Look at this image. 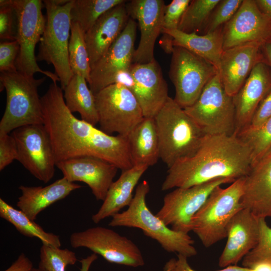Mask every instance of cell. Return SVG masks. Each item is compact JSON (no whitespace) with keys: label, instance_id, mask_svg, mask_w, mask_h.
Wrapping results in <instances>:
<instances>
[{"label":"cell","instance_id":"obj_8","mask_svg":"<svg viewBox=\"0 0 271 271\" xmlns=\"http://www.w3.org/2000/svg\"><path fill=\"white\" fill-rule=\"evenodd\" d=\"M184 109L205 134L236 132L233 98L226 92L219 72L207 83L194 103Z\"/></svg>","mask_w":271,"mask_h":271},{"label":"cell","instance_id":"obj_20","mask_svg":"<svg viewBox=\"0 0 271 271\" xmlns=\"http://www.w3.org/2000/svg\"><path fill=\"white\" fill-rule=\"evenodd\" d=\"M259 218L243 208L230 221L227 242L219 258L220 267L234 265L257 245L259 238Z\"/></svg>","mask_w":271,"mask_h":271},{"label":"cell","instance_id":"obj_25","mask_svg":"<svg viewBox=\"0 0 271 271\" xmlns=\"http://www.w3.org/2000/svg\"><path fill=\"white\" fill-rule=\"evenodd\" d=\"M223 27L204 35L187 34L178 29L162 30L161 46L168 54L171 53L173 46L184 48L207 60L218 70L223 51Z\"/></svg>","mask_w":271,"mask_h":271},{"label":"cell","instance_id":"obj_5","mask_svg":"<svg viewBox=\"0 0 271 271\" xmlns=\"http://www.w3.org/2000/svg\"><path fill=\"white\" fill-rule=\"evenodd\" d=\"M45 80L17 70L1 72V91L6 90L7 101L0 131L10 133L21 126L44 124L38 88Z\"/></svg>","mask_w":271,"mask_h":271},{"label":"cell","instance_id":"obj_30","mask_svg":"<svg viewBox=\"0 0 271 271\" xmlns=\"http://www.w3.org/2000/svg\"><path fill=\"white\" fill-rule=\"evenodd\" d=\"M0 217L11 223L23 235L39 239L42 244L60 247L59 236L45 231L35 221L31 219L22 211L18 210L0 198Z\"/></svg>","mask_w":271,"mask_h":271},{"label":"cell","instance_id":"obj_31","mask_svg":"<svg viewBox=\"0 0 271 271\" xmlns=\"http://www.w3.org/2000/svg\"><path fill=\"white\" fill-rule=\"evenodd\" d=\"M124 0H74L71 10L72 22L79 24L85 33L98 19Z\"/></svg>","mask_w":271,"mask_h":271},{"label":"cell","instance_id":"obj_40","mask_svg":"<svg viewBox=\"0 0 271 271\" xmlns=\"http://www.w3.org/2000/svg\"><path fill=\"white\" fill-rule=\"evenodd\" d=\"M19 45L16 40L1 42V72L17 70L16 62L19 53Z\"/></svg>","mask_w":271,"mask_h":271},{"label":"cell","instance_id":"obj_17","mask_svg":"<svg viewBox=\"0 0 271 271\" xmlns=\"http://www.w3.org/2000/svg\"><path fill=\"white\" fill-rule=\"evenodd\" d=\"M271 38V18L258 9L255 0H243L223 27V50L251 43L262 44Z\"/></svg>","mask_w":271,"mask_h":271},{"label":"cell","instance_id":"obj_38","mask_svg":"<svg viewBox=\"0 0 271 271\" xmlns=\"http://www.w3.org/2000/svg\"><path fill=\"white\" fill-rule=\"evenodd\" d=\"M17 18L10 0L0 1V38L3 41L16 40Z\"/></svg>","mask_w":271,"mask_h":271},{"label":"cell","instance_id":"obj_18","mask_svg":"<svg viewBox=\"0 0 271 271\" xmlns=\"http://www.w3.org/2000/svg\"><path fill=\"white\" fill-rule=\"evenodd\" d=\"M125 7L129 18L137 20L141 32L139 44L135 49L132 63L146 64L155 60V42L162 30L166 7L163 0H131Z\"/></svg>","mask_w":271,"mask_h":271},{"label":"cell","instance_id":"obj_32","mask_svg":"<svg viewBox=\"0 0 271 271\" xmlns=\"http://www.w3.org/2000/svg\"><path fill=\"white\" fill-rule=\"evenodd\" d=\"M84 34L79 24L72 22L68 47L69 64L73 74L84 77L88 83L91 67Z\"/></svg>","mask_w":271,"mask_h":271},{"label":"cell","instance_id":"obj_10","mask_svg":"<svg viewBox=\"0 0 271 271\" xmlns=\"http://www.w3.org/2000/svg\"><path fill=\"white\" fill-rule=\"evenodd\" d=\"M100 129L127 137L144 118L133 94L120 83L111 84L94 94Z\"/></svg>","mask_w":271,"mask_h":271},{"label":"cell","instance_id":"obj_6","mask_svg":"<svg viewBox=\"0 0 271 271\" xmlns=\"http://www.w3.org/2000/svg\"><path fill=\"white\" fill-rule=\"evenodd\" d=\"M73 2L74 0L43 1L47 17L36 59L53 65L63 90L74 75L68 54Z\"/></svg>","mask_w":271,"mask_h":271},{"label":"cell","instance_id":"obj_45","mask_svg":"<svg viewBox=\"0 0 271 271\" xmlns=\"http://www.w3.org/2000/svg\"><path fill=\"white\" fill-rule=\"evenodd\" d=\"M260 52L262 61L271 69V39L261 44Z\"/></svg>","mask_w":271,"mask_h":271},{"label":"cell","instance_id":"obj_48","mask_svg":"<svg viewBox=\"0 0 271 271\" xmlns=\"http://www.w3.org/2000/svg\"><path fill=\"white\" fill-rule=\"evenodd\" d=\"M253 271H271V265L267 263H259L253 268Z\"/></svg>","mask_w":271,"mask_h":271},{"label":"cell","instance_id":"obj_26","mask_svg":"<svg viewBox=\"0 0 271 271\" xmlns=\"http://www.w3.org/2000/svg\"><path fill=\"white\" fill-rule=\"evenodd\" d=\"M81 187L63 177L45 187L21 185L19 189L21 195L18 198L17 206L35 221L41 212Z\"/></svg>","mask_w":271,"mask_h":271},{"label":"cell","instance_id":"obj_19","mask_svg":"<svg viewBox=\"0 0 271 271\" xmlns=\"http://www.w3.org/2000/svg\"><path fill=\"white\" fill-rule=\"evenodd\" d=\"M56 167L68 181L85 183L96 199L103 201L118 169L105 160L92 156L60 161L56 164Z\"/></svg>","mask_w":271,"mask_h":271},{"label":"cell","instance_id":"obj_50","mask_svg":"<svg viewBox=\"0 0 271 271\" xmlns=\"http://www.w3.org/2000/svg\"><path fill=\"white\" fill-rule=\"evenodd\" d=\"M271 39V38H270Z\"/></svg>","mask_w":271,"mask_h":271},{"label":"cell","instance_id":"obj_27","mask_svg":"<svg viewBox=\"0 0 271 271\" xmlns=\"http://www.w3.org/2000/svg\"><path fill=\"white\" fill-rule=\"evenodd\" d=\"M149 167L135 166L122 171L118 179L110 186L106 196L98 211L92 216L95 223L112 217L123 207L128 206L133 197V191Z\"/></svg>","mask_w":271,"mask_h":271},{"label":"cell","instance_id":"obj_47","mask_svg":"<svg viewBox=\"0 0 271 271\" xmlns=\"http://www.w3.org/2000/svg\"><path fill=\"white\" fill-rule=\"evenodd\" d=\"M259 10L271 18V0H255Z\"/></svg>","mask_w":271,"mask_h":271},{"label":"cell","instance_id":"obj_35","mask_svg":"<svg viewBox=\"0 0 271 271\" xmlns=\"http://www.w3.org/2000/svg\"><path fill=\"white\" fill-rule=\"evenodd\" d=\"M39 267L46 271H66L69 265L77 261L75 253L67 248L42 244L40 251Z\"/></svg>","mask_w":271,"mask_h":271},{"label":"cell","instance_id":"obj_2","mask_svg":"<svg viewBox=\"0 0 271 271\" xmlns=\"http://www.w3.org/2000/svg\"><path fill=\"white\" fill-rule=\"evenodd\" d=\"M252 165L249 147L238 136L205 134L196 153L168 168L162 190L189 188L225 178L245 177Z\"/></svg>","mask_w":271,"mask_h":271},{"label":"cell","instance_id":"obj_44","mask_svg":"<svg viewBox=\"0 0 271 271\" xmlns=\"http://www.w3.org/2000/svg\"><path fill=\"white\" fill-rule=\"evenodd\" d=\"M33 268L32 261L24 253L4 271H31Z\"/></svg>","mask_w":271,"mask_h":271},{"label":"cell","instance_id":"obj_42","mask_svg":"<svg viewBox=\"0 0 271 271\" xmlns=\"http://www.w3.org/2000/svg\"><path fill=\"white\" fill-rule=\"evenodd\" d=\"M270 117L271 90L260 103L251 119L249 125L246 127L250 128H258L262 125Z\"/></svg>","mask_w":271,"mask_h":271},{"label":"cell","instance_id":"obj_14","mask_svg":"<svg viewBox=\"0 0 271 271\" xmlns=\"http://www.w3.org/2000/svg\"><path fill=\"white\" fill-rule=\"evenodd\" d=\"M19 161L34 177L45 183L54 177L56 162L52 142L44 124L20 127L12 132Z\"/></svg>","mask_w":271,"mask_h":271},{"label":"cell","instance_id":"obj_41","mask_svg":"<svg viewBox=\"0 0 271 271\" xmlns=\"http://www.w3.org/2000/svg\"><path fill=\"white\" fill-rule=\"evenodd\" d=\"M18 159V152L14 138L12 134L0 131V171Z\"/></svg>","mask_w":271,"mask_h":271},{"label":"cell","instance_id":"obj_11","mask_svg":"<svg viewBox=\"0 0 271 271\" xmlns=\"http://www.w3.org/2000/svg\"><path fill=\"white\" fill-rule=\"evenodd\" d=\"M169 76L174 84V99L183 108L190 106L207 83L218 73L210 62L187 49L174 46Z\"/></svg>","mask_w":271,"mask_h":271},{"label":"cell","instance_id":"obj_29","mask_svg":"<svg viewBox=\"0 0 271 271\" xmlns=\"http://www.w3.org/2000/svg\"><path fill=\"white\" fill-rule=\"evenodd\" d=\"M87 83L84 77L74 75L64 89V98L72 113L78 112L81 119L95 126L98 123V117L95 96Z\"/></svg>","mask_w":271,"mask_h":271},{"label":"cell","instance_id":"obj_1","mask_svg":"<svg viewBox=\"0 0 271 271\" xmlns=\"http://www.w3.org/2000/svg\"><path fill=\"white\" fill-rule=\"evenodd\" d=\"M63 90L52 82L41 97L44 125L50 138L56 164L82 156L105 160L118 169L131 168L127 137L108 134L76 117L67 107Z\"/></svg>","mask_w":271,"mask_h":271},{"label":"cell","instance_id":"obj_43","mask_svg":"<svg viewBox=\"0 0 271 271\" xmlns=\"http://www.w3.org/2000/svg\"><path fill=\"white\" fill-rule=\"evenodd\" d=\"M167 263L170 267L171 271H196L190 266L187 261V257L181 254H178L177 259L172 258ZM216 271H253V269L234 265Z\"/></svg>","mask_w":271,"mask_h":271},{"label":"cell","instance_id":"obj_4","mask_svg":"<svg viewBox=\"0 0 271 271\" xmlns=\"http://www.w3.org/2000/svg\"><path fill=\"white\" fill-rule=\"evenodd\" d=\"M149 191L147 181L140 183L127 209L112 216L108 225L140 228L145 235L157 241L169 252L178 253L187 258L196 255L194 241L188 233L169 228L150 210L146 201Z\"/></svg>","mask_w":271,"mask_h":271},{"label":"cell","instance_id":"obj_16","mask_svg":"<svg viewBox=\"0 0 271 271\" xmlns=\"http://www.w3.org/2000/svg\"><path fill=\"white\" fill-rule=\"evenodd\" d=\"M138 24L129 18L125 28L106 53L91 68L88 86L96 94L113 84L117 75L132 64Z\"/></svg>","mask_w":271,"mask_h":271},{"label":"cell","instance_id":"obj_21","mask_svg":"<svg viewBox=\"0 0 271 271\" xmlns=\"http://www.w3.org/2000/svg\"><path fill=\"white\" fill-rule=\"evenodd\" d=\"M261 44L247 43L224 50L218 69L226 92L234 97L241 89L255 65L262 60Z\"/></svg>","mask_w":271,"mask_h":271},{"label":"cell","instance_id":"obj_36","mask_svg":"<svg viewBox=\"0 0 271 271\" xmlns=\"http://www.w3.org/2000/svg\"><path fill=\"white\" fill-rule=\"evenodd\" d=\"M259 238L256 247L242 259L243 267L252 268L264 263L271 265V227L264 218H259Z\"/></svg>","mask_w":271,"mask_h":271},{"label":"cell","instance_id":"obj_39","mask_svg":"<svg viewBox=\"0 0 271 271\" xmlns=\"http://www.w3.org/2000/svg\"><path fill=\"white\" fill-rule=\"evenodd\" d=\"M190 2V0H173L166 5L162 30H177L181 19Z\"/></svg>","mask_w":271,"mask_h":271},{"label":"cell","instance_id":"obj_7","mask_svg":"<svg viewBox=\"0 0 271 271\" xmlns=\"http://www.w3.org/2000/svg\"><path fill=\"white\" fill-rule=\"evenodd\" d=\"M244 177L236 180L226 188L216 187L193 216L192 231L205 247H209L226 238L230 221L243 208L240 200Z\"/></svg>","mask_w":271,"mask_h":271},{"label":"cell","instance_id":"obj_23","mask_svg":"<svg viewBox=\"0 0 271 271\" xmlns=\"http://www.w3.org/2000/svg\"><path fill=\"white\" fill-rule=\"evenodd\" d=\"M240 202L256 217L271 218V150L244 177Z\"/></svg>","mask_w":271,"mask_h":271},{"label":"cell","instance_id":"obj_46","mask_svg":"<svg viewBox=\"0 0 271 271\" xmlns=\"http://www.w3.org/2000/svg\"><path fill=\"white\" fill-rule=\"evenodd\" d=\"M97 258V254L93 253L86 258L80 260L81 264L80 271H89L91 265ZM163 271H171L170 267L167 263L166 264Z\"/></svg>","mask_w":271,"mask_h":271},{"label":"cell","instance_id":"obj_12","mask_svg":"<svg viewBox=\"0 0 271 271\" xmlns=\"http://www.w3.org/2000/svg\"><path fill=\"white\" fill-rule=\"evenodd\" d=\"M115 83L123 85L133 94L144 117L154 118L169 97L168 84L156 60L146 64L132 63L128 70L117 75Z\"/></svg>","mask_w":271,"mask_h":271},{"label":"cell","instance_id":"obj_49","mask_svg":"<svg viewBox=\"0 0 271 271\" xmlns=\"http://www.w3.org/2000/svg\"><path fill=\"white\" fill-rule=\"evenodd\" d=\"M31 271H46L43 268L38 266V267H33Z\"/></svg>","mask_w":271,"mask_h":271},{"label":"cell","instance_id":"obj_15","mask_svg":"<svg viewBox=\"0 0 271 271\" xmlns=\"http://www.w3.org/2000/svg\"><path fill=\"white\" fill-rule=\"evenodd\" d=\"M74 248L85 247L111 263L132 267L143 266L144 259L138 246L126 237L101 226L75 232L70 236Z\"/></svg>","mask_w":271,"mask_h":271},{"label":"cell","instance_id":"obj_24","mask_svg":"<svg viewBox=\"0 0 271 271\" xmlns=\"http://www.w3.org/2000/svg\"><path fill=\"white\" fill-rule=\"evenodd\" d=\"M127 1L104 13L85 33L91 68L106 53L125 28L129 19L125 7Z\"/></svg>","mask_w":271,"mask_h":271},{"label":"cell","instance_id":"obj_22","mask_svg":"<svg viewBox=\"0 0 271 271\" xmlns=\"http://www.w3.org/2000/svg\"><path fill=\"white\" fill-rule=\"evenodd\" d=\"M271 90V69L257 63L237 93L233 97L237 133L248 126L258 105Z\"/></svg>","mask_w":271,"mask_h":271},{"label":"cell","instance_id":"obj_28","mask_svg":"<svg viewBox=\"0 0 271 271\" xmlns=\"http://www.w3.org/2000/svg\"><path fill=\"white\" fill-rule=\"evenodd\" d=\"M127 137L133 166L149 167L157 163L160 148L154 118L144 117Z\"/></svg>","mask_w":271,"mask_h":271},{"label":"cell","instance_id":"obj_13","mask_svg":"<svg viewBox=\"0 0 271 271\" xmlns=\"http://www.w3.org/2000/svg\"><path fill=\"white\" fill-rule=\"evenodd\" d=\"M235 180L221 178L189 188H176L167 194L163 204L156 214L167 226L176 231H192V219L217 186Z\"/></svg>","mask_w":271,"mask_h":271},{"label":"cell","instance_id":"obj_37","mask_svg":"<svg viewBox=\"0 0 271 271\" xmlns=\"http://www.w3.org/2000/svg\"><path fill=\"white\" fill-rule=\"evenodd\" d=\"M243 0H220L208 18L200 35L222 27L236 13Z\"/></svg>","mask_w":271,"mask_h":271},{"label":"cell","instance_id":"obj_9","mask_svg":"<svg viewBox=\"0 0 271 271\" xmlns=\"http://www.w3.org/2000/svg\"><path fill=\"white\" fill-rule=\"evenodd\" d=\"M17 18L16 40L20 49L16 62L17 71L34 76L40 72L53 82H60L58 76L41 69L37 62L35 48L43 34L46 19L42 12L41 0H10Z\"/></svg>","mask_w":271,"mask_h":271},{"label":"cell","instance_id":"obj_33","mask_svg":"<svg viewBox=\"0 0 271 271\" xmlns=\"http://www.w3.org/2000/svg\"><path fill=\"white\" fill-rule=\"evenodd\" d=\"M219 1H191L181 19L178 30L187 34H201L208 18Z\"/></svg>","mask_w":271,"mask_h":271},{"label":"cell","instance_id":"obj_34","mask_svg":"<svg viewBox=\"0 0 271 271\" xmlns=\"http://www.w3.org/2000/svg\"><path fill=\"white\" fill-rule=\"evenodd\" d=\"M237 136L249 147L253 165L271 150V117L258 128L241 130Z\"/></svg>","mask_w":271,"mask_h":271},{"label":"cell","instance_id":"obj_3","mask_svg":"<svg viewBox=\"0 0 271 271\" xmlns=\"http://www.w3.org/2000/svg\"><path fill=\"white\" fill-rule=\"evenodd\" d=\"M154 119L160 159L168 168L193 155L205 135L184 108L170 96Z\"/></svg>","mask_w":271,"mask_h":271}]
</instances>
